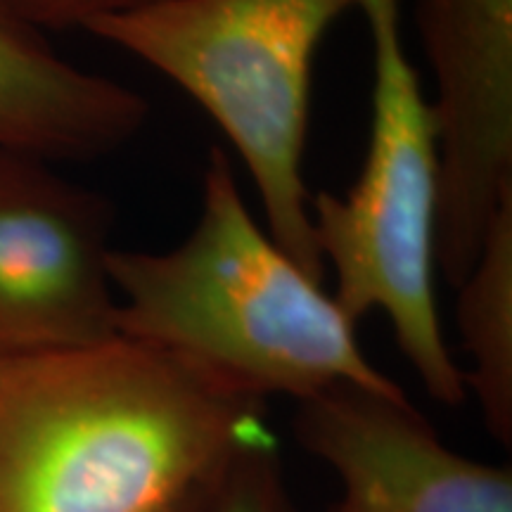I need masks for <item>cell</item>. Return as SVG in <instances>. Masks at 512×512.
Wrapping results in <instances>:
<instances>
[{"label": "cell", "instance_id": "cell-1", "mask_svg": "<svg viewBox=\"0 0 512 512\" xmlns=\"http://www.w3.org/2000/svg\"><path fill=\"white\" fill-rule=\"evenodd\" d=\"M268 432L266 401L138 339L0 349V512H181Z\"/></svg>", "mask_w": 512, "mask_h": 512}, {"label": "cell", "instance_id": "cell-2", "mask_svg": "<svg viewBox=\"0 0 512 512\" xmlns=\"http://www.w3.org/2000/svg\"><path fill=\"white\" fill-rule=\"evenodd\" d=\"M117 332L235 392L306 401L337 384L399 389L358 342L356 320L254 219L233 159L211 147L200 216L166 252L112 249Z\"/></svg>", "mask_w": 512, "mask_h": 512}, {"label": "cell", "instance_id": "cell-3", "mask_svg": "<svg viewBox=\"0 0 512 512\" xmlns=\"http://www.w3.org/2000/svg\"><path fill=\"white\" fill-rule=\"evenodd\" d=\"M356 0H152L86 27L190 95L252 178L266 230L323 283L304 181L313 67Z\"/></svg>", "mask_w": 512, "mask_h": 512}, {"label": "cell", "instance_id": "cell-4", "mask_svg": "<svg viewBox=\"0 0 512 512\" xmlns=\"http://www.w3.org/2000/svg\"><path fill=\"white\" fill-rule=\"evenodd\" d=\"M366 19L373 88L361 174L344 195L311 197V226L335 299L351 318L380 311L425 392L467 399L437 306L439 124L406 53L401 0H356Z\"/></svg>", "mask_w": 512, "mask_h": 512}, {"label": "cell", "instance_id": "cell-5", "mask_svg": "<svg viewBox=\"0 0 512 512\" xmlns=\"http://www.w3.org/2000/svg\"><path fill=\"white\" fill-rule=\"evenodd\" d=\"M114 209L53 164L0 150V349H60L117 332Z\"/></svg>", "mask_w": 512, "mask_h": 512}, {"label": "cell", "instance_id": "cell-6", "mask_svg": "<svg viewBox=\"0 0 512 512\" xmlns=\"http://www.w3.org/2000/svg\"><path fill=\"white\" fill-rule=\"evenodd\" d=\"M439 124L437 254L472 264L512 195V0H418Z\"/></svg>", "mask_w": 512, "mask_h": 512}, {"label": "cell", "instance_id": "cell-7", "mask_svg": "<svg viewBox=\"0 0 512 512\" xmlns=\"http://www.w3.org/2000/svg\"><path fill=\"white\" fill-rule=\"evenodd\" d=\"M294 432L339 479L330 512H512L510 467L446 446L401 387L325 389L299 401Z\"/></svg>", "mask_w": 512, "mask_h": 512}, {"label": "cell", "instance_id": "cell-8", "mask_svg": "<svg viewBox=\"0 0 512 512\" xmlns=\"http://www.w3.org/2000/svg\"><path fill=\"white\" fill-rule=\"evenodd\" d=\"M150 102L64 60L17 0H0V150L88 162L136 140Z\"/></svg>", "mask_w": 512, "mask_h": 512}, {"label": "cell", "instance_id": "cell-9", "mask_svg": "<svg viewBox=\"0 0 512 512\" xmlns=\"http://www.w3.org/2000/svg\"><path fill=\"white\" fill-rule=\"evenodd\" d=\"M456 323L470 366L467 392L477 396L486 430L512 441V195L496 209L475 264L456 285Z\"/></svg>", "mask_w": 512, "mask_h": 512}, {"label": "cell", "instance_id": "cell-10", "mask_svg": "<svg viewBox=\"0 0 512 512\" xmlns=\"http://www.w3.org/2000/svg\"><path fill=\"white\" fill-rule=\"evenodd\" d=\"M202 512H302L285 482L273 432L228 460L204 494Z\"/></svg>", "mask_w": 512, "mask_h": 512}, {"label": "cell", "instance_id": "cell-11", "mask_svg": "<svg viewBox=\"0 0 512 512\" xmlns=\"http://www.w3.org/2000/svg\"><path fill=\"white\" fill-rule=\"evenodd\" d=\"M17 3L46 31H86L95 19L121 15L152 0H17Z\"/></svg>", "mask_w": 512, "mask_h": 512}, {"label": "cell", "instance_id": "cell-12", "mask_svg": "<svg viewBox=\"0 0 512 512\" xmlns=\"http://www.w3.org/2000/svg\"><path fill=\"white\" fill-rule=\"evenodd\" d=\"M204 494H207V491H204ZM204 494H202V496H197L195 501L185 505V508H183L181 512H202V501H204Z\"/></svg>", "mask_w": 512, "mask_h": 512}]
</instances>
